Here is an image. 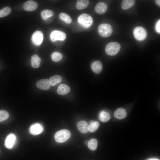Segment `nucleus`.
Masks as SVG:
<instances>
[{
	"mask_svg": "<svg viewBox=\"0 0 160 160\" xmlns=\"http://www.w3.org/2000/svg\"><path fill=\"white\" fill-rule=\"evenodd\" d=\"M133 33L135 38L139 41L145 39L147 36L146 30L141 27H137L135 28Z\"/></svg>",
	"mask_w": 160,
	"mask_h": 160,
	"instance_id": "obj_5",
	"label": "nucleus"
},
{
	"mask_svg": "<svg viewBox=\"0 0 160 160\" xmlns=\"http://www.w3.org/2000/svg\"><path fill=\"white\" fill-rule=\"evenodd\" d=\"M120 48V45L118 43L116 42H111L107 45L105 50L108 55L113 56L117 54Z\"/></svg>",
	"mask_w": 160,
	"mask_h": 160,
	"instance_id": "obj_2",
	"label": "nucleus"
},
{
	"mask_svg": "<svg viewBox=\"0 0 160 160\" xmlns=\"http://www.w3.org/2000/svg\"><path fill=\"white\" fill-rule=\"evenodd\" d=\"M70 88L68 85L65 84H60L57 88V92L59 95H65L68 93L70 91Z\"/></svg>",
	"mask_w": 160,
	"mask_h": 160,
	"instance_id": "obj_14",
	"label": "nucleus"
},
{
	"mask_svg": "<svg viewBox=\"0 0 160 160\" xmlns=\"http://www.w3.org/2000/svg\"><path fill=\"white\" fill-rule=\"evenodd\" d=\"M89 3V0H79L77 2L76 7L79 10H81L86 8Z\"/></svg>",
	"mask_w": 160,
	"mask_h": 160,
	"instance_id": "obj_20",
	"label": "nucleus"
},
{
	"mask_svg": "<svg viewBox=\"0 0 160 160\" xmlns=\"http://www.w3.org/2000/svg\"><path fill=\"white\" fill-rule=\"evenodd\" d=\"M11 11V8L6 7L0 10V17H4L8 15Z\"/></svg>",
	"mask_w": 160,
	"mask_h": 160,
	"instance_id": "obj_27",
	"label": "nucleus"
},
{
	"mask_svg": "<svg viewBox=\"0 0 160 160\" xmlns=\"http://www.w3.org/2000/svg\"><path fill=\"white\" fill-rule=\"evenodd\" d=\"M23 8L26 11H32L35 10L38 7L37 3L32 0H29L26 2L23 5Z\"/></svg>",
	"mask_w": 160,
	"mask_h": 160,
	"instance_id": "obj_11",
	"label": "nucleus"
},
{
	"mask_svg": "<svg viewBox=\"0 0 160 160\" xmlns=\"http://www.w3.org/2000/svg\"><path fill=\"white\" fill-rule=\"evenodd\" d=\"M36 85L39 89L43 90H48L51 87L49 80L47 79L39 80L36 82Z\"/></svg>",
	"mask_w": 160,
	"mask_h": 160,
	"instance_id": "obj_10",
	"label": "nucleus"
},
{
	"mask_svg": "<svg viewBox=\"0 0 160 160\" xmlns=\"http://www.w3.org/2000/svg\"><path fill=\"white\" fill-rule=\"evenodd\" d=\"M43 34L39 31H35L32 36V41L35 45L39 46L42 43L43 39Z\"/></svg>",
	"mask_w": 160,
	"mask_h": 160,
	"instance_id": "obj_8",
	"label": "nucleus"
},
{
	"mask_svg": "<svg viewBox=\"0 0 160 160\" xmlns=\"http://www.w3.org/2000/svg\"><path fill=\"white\" fill-rule=\"evenodd\" d=\"M135 3V0H124L122 2L121 7L123 9H127L133 6Z\"/></svg>",
	"mask_w": 160,
	"mask_h": 160,
	"instance_id": "obj_18",
	"label": "nucleus"
},
{
	"mask_svg": "<svg viewBox=\"0 0 160 160\" xmlns=\"http://www.w3.org/2000/svg\"><path fill=\"white\" fill-rule=\"evenodd\" d=\"M9 117L8 112L4 110H0V122L7 119Z\"/></svg>",
	"mask_w": 160,
	"mask_h": 160,
	"instance_id": "obj_28",
	"label": "nucleus"
},
{
	"mask_svg": "<svg viewBox=\"0 0 160 160\" xmlns=\"http://www.w3.org/2000/svg\"><path fill=\"white\" fill-rule=\"evenodd\" d=\"M99 126V123L97 121H91L89 125V131L90 132H93L96 131Z\"/></svg>",
	"mask_w": 160,
	"mask_h": 160,
	"instance_id": "obj_24",
	"label": "nucleus"
},
{
	"mask_svg": "<svg viewBox=\"0 0 160 160\" xmlns=\"http://www.w3.org/2000/svg\"><path fill=\"white\" fill-rule=\"evenodd\" d=\"M155 2L158 5H160V0H155Z\"/></svg>",
	"mask_w": 160,
	"mask_h": 160,
	"instance_id": "obj_30",
	"label": "nucleus"
},
{
	"mask_svg": "<svg viewBox=\"0 0 160 160\" xmlns=\"http://www.w3.org/2000/svg\"><path fill=\"white\" fill-rule=\"evenodd\" d=\"M16 140V135L13 133L8 135L5 140L4 145L8 149L12 148L15 145Z\"/></svg>",
	"mask_w": 160,
	"mask_h": 160,
	"instance_id": "obj_7",
	"label": "nucleus"
},
{
	"mask_svg": "<svg viewBox=\"0 0 160 160\" xmlns=\"http://www.w3.org/2000/svg\"><path fill=\"white\" fill-rule=\"evenodd\" d=\"M77 128L81 133L85 134L89 131V125L85 121H81L78 122L77 124Z\"/></svg>",
	"mask_w": 160,
	"mask_h": 160,
	"instance_id": "obj_12",
	"label": "nucleus"
},
{
	"mask_svg": "<svg viewBox=\"0 0 160 160\" xmlns=\"http://www.w3.org/2000/svg\"><path fill=\"white\" fill-rule=\"evenodd\" d=\"M59 17L61 20L67 23L70 24L72 21L71 18L68 15L65 13H61L59 15Z\"/></svg>",
	"mask_w": 160,
	"mask_h": 160,
	"instance_id": "obj_25",
	"label": "nucleus"
},
{
	"mask_svg": "<svg viewBox=\"0 0 160 160\" xmlns=\"http://www.w3.org/2000/svg\"><path fill=\"white\" fill-rule=\"evenodd\" d=\"M71 136V134L68 130L63 129L57 132L55 135V141L58 143H63L68 140Z\"/></svg>",
	"mask_w": 160,
	"mask_h": 160,
	"instance_id": "obj_1",
	"label": "nucleus"
},
{
	"mask_svg": "<svg viewBox=\"0 0 160 160\" xmlns=\"http://www.w3.org/2000/svg\"><path fill=\"white\" fill-rule=\"evenodd\" d=\"M91 68L94 72L97 74L99 73L102 70L103 65L100 61H96L92 64Z\"/></svg>",
	"mask_w": 160,
	"mask_h": 160,
	"instance_id": "obj_16",
	"label": "nucleus"
},
{
	"mask_svg": "<svg viewBox=\"0 0 160 160\" xmlns=\"http://www.w3.org/2000/svg\"><path fill=\"white\" fill-rule=\"evenodd\" d=\"M147 160H159V159L156 158H151L148 159Z\"/></svg>",
	"mask_w": 160,
	"mask_h": 160,
	"instance_id": "obj_31",
	"label": "nucleus"
},
{
	"mask_svg": "<svg viewBox=\"0 0 160 160\" xmlns=\"http://www.w3.org/2000/svg\"><path fill=\"white\" fill-rule=\"evenodd\" d=\"M110 118L108 113L105 111H101L100 114L99 119L102 122H105L108 121Z\"/></svg>",
	"mask_w": 160,
	"mask_h": 160,
	"instance_id": "obj_22",
	"label": "nucleus"
},
{
	"mask_svg": "<svg viewBox=\"0 0 160 160\" xmlns=\"http://www.w3.org/2000/svg\"><path fill=\"white\" fill-rule=\"evenodd\" d=\"M51 57L52 60L53 61L57 62L62 59L63 55L59 52H55L52 54Z\"/></svg>",
	"mask_w": 160,
	"mask_h": 160,
	"instance_id": "obj_26",
	"label": "nucleus"
},
{
	"mask_svg": "<svg viewBox=\"0 0 160 160\" xmlns=\"http://www.w3.org/2000/svg\"><path fill=\"white\" fill-rule=\"evenodd\" d=\"M107 6L104 2H100L97 4L95 8V10L97 14H102L104 13L107 11Z\"/></svg>",
	"mask_w": 160,
	"mask_h": 160,
	"instance_id": "obj_13",
	"label": "nucleus"
},
{
	"mask_svg": "<svg viewBox=\"0 0 160 160\" xmlns=\"http://www.w3.org/2000/svg\"><path fill=\"white\" fill-rule=\"evenodd\" d=\"M127 115V113L123 108H120L116 109L114 111V116L116 118L120 119L124 118Z\"/></svg>",
	"mask_w": 160,
	"mask_h": 160,
	"instance_id": "obj_15",
	"label": "nucleus"
},
{
	"mask_svg": "<svg viewBox=\"0 0 160 160\" xmlns=\"http://www.w3.org/2000/svg\"><path fill=\"white\" fill-rule=\"evenodd\" d=\"M51 85L55 86L62 81L61 76L58 75H55L50 78L49 80Z\"/></svg>",
	"mask_w": 160,
	"mask_h": 160,
	"instance_id": "obj_19",
	"label": "nucleus"
},
{
	"mask_svg": "<svg viewBox=\"0 0 160 160\" xmlns=\"http://www.w3.org/2000/svg\"><path fill=\"white\" fill-rule=\"evenodd\" d=\"M54 15L53 12L49 9H45L41 12V16L44 20H46Z\"/></svg>",
	"mask_w": 160,
	"mask_h": 160,
	"instance_id": "obj_21",
	"label": "nucleus"
},
{
	"mask_svg": "<svg viewBox=\"0 0 160 160\" xmlns=\"http://www.w3.org/2000/svg\"><path fill=\"white\" fill-rule=\"evenodd\" d=\"M66 38V35L63 32L58 30H54L51 33L50 38L52 41H63Z\"/></svg>",
	"mask_w": 160,
	"mask_h": 160,
	"instance_id": "obj_6",
	"label": "nucleus"
},
{
	"mask_svg": "<svg viewBox=\"0 0 160 160\" xmlns=\"http://www.w3.org/2000/svg\"><path fill=\"white\" fill-rule=\"evenodd\" d=\"M97 140L95 138H93L88 141V146L89 148L92 151H94L97 148Z\"/></svg>",
	"mask_w": 160,
	"mask_h": 160,
	"instance_id": "obj_23",
	"label": "nucleus"
},
{
	"mask_svg": "<svg viewBox=\"0 0 160 160\" xmlns=\"http://www.w3.org/2000/svg\"><path fill=\"white\" fill-rule=\"evenodd\" d=\"M98 32L101 36L107 37L110 36L113 32V29L111 26L107 23L100 24L98 27Z\"/></svg>",
	"mask_w": 160,
	"mask_h": 160,
	"instance_id": "obj_3",
	"label": "nucleus"
},
{
	"mask_svg": "<svg viewBox=\"0 0 160 160\" xmlns=\"http://www.w3.org/2000/svg\"><path fill=\"white\" fill-rule=\"evenodd\" d=\"M31 62L32 66L34 68H36L39 67L41 60L38 55L34 54L31 57Z\"/></svg>",
	"mask_w": 160,
	"mask_h": 160,
	"instance_id": "obj_17",
	"label": "nucleus"
},
{
	"mask_svg": "<svg viewBox=\"0 0 160 160\" xmlns=\"http://www.w3.org/2000/svg\"><path fill=\"white\" fill-rule=\"evenodd\" d=\"M88 143V140H86L84 142V143L85 145H87Z\"/></svg>",
	"mask_w": 160,
	"mask_h": 160,
	"instance_id": "obj_32",
	"label": "nucleus"
},
{
	"mask_svg": "<svg viewBox=\"0 0 160 160\" xmlns=\"http://www.w3.org/2000/svg\"><path fill=\"white\" fill-rule=\"evenodd\" d=\"M156 30L157 31L160 33V20H159L157 22L156 27Z\"/></svg>",
	"mask_w": 160,
	"mask_h": 160,
	"instance_id": "obj_29",
	"label": "nucleus"
},
{
	"mask_svg": "<svg viewBox=\"0 0 160 160\" xmlns=\"http://www.w3.org/2000/svg\"><path fill=\"white\" fill-rule=\"evenodd\" d=\"M43 130L42 126L39 124L35 123L30 127L29 131L33 135H37L41 133Z\"/></svg>",
	"mask_w": 160,
	"mask_h": 160,
	"instance_id": "obj_9",
	"label": "nucleus"
},
{
	"mask_svg": "<svg viewBox=\"0 0 160 160\" xmlns=\"http://www.w3.org/2000/svg\"><path fill=\"white\" fill-rule=\"evenodd\" d=\"M78 21L82 26L85 28L89 27L92 24L93 19L92 17L87 14H82L78 17Z\"/></svg>",
	"mask_w": 160,
	"mask_h": 160,
	"instance_id": "obj_4",
	"label": "nucleus"
}]
</instances>
